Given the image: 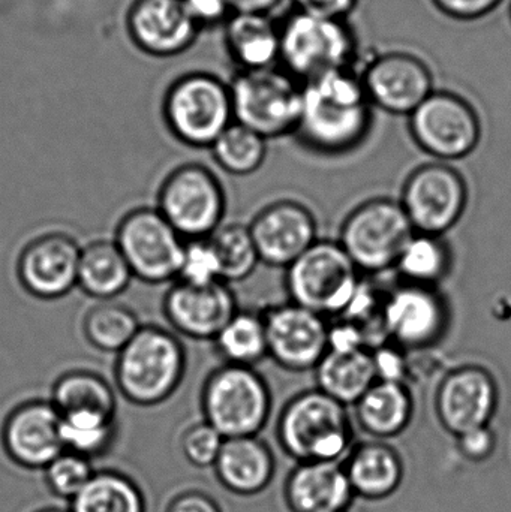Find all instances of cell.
<instances>
[{
	"mask_svg": "<svg viewBox=\"0 0 511 512\" xmlns=\"http://www.w3.org/2000/svg\"><path fill=\"white\" fill-rule=\"evenodd\" d=\"M2 445L14 465L44 471L65 451L60 414L53 403L30 400L12 409L3 423Z\"/></svg>",
	"mask_w": 511,
	"mask_h": 512,
	"instance_id": "d6986e66",
	"label": "cell"
},
{
	"mask_svg": "<svg viewBox=\"0 0 511 512\" xmlns=\"http://www.w3.org/2000/svg\"><path fill=\"white\" fill-rule=\"evenodd\" d=\"M401 204L416 233L443 237L467 209V183L443 162L423 165L405 182Z\"/></svg>",
	"mask_w": 511,
	"mask_h": 512,
	"instance_id": "4fadbf2b",
	"label": "cell"
},
{
	"mask_svg": "<svg viewBox=\"0 0 511 512\" xmlns=\"http://www.w3.org/2000/svg\"><path fill=\"white\" fill-rule=\"evenodd\" d=\"M359 74L372 107L393 116H411L435 92L434 72L408 51L378 54Z\"/></svg>",
	"mask_w": 511,
	"mask_h": 512,
	"instance_id": "9a60e30c",
	"label": "cell"
},
{
	"mask_svg": "<svg viewBox=\"0 0 511 512\" xmlns=\"http://www.w3.org/2000/svg\"><path fill=\"white\" fill-rule=\"evenodd\" d=\"M158 210L183 239H206L221 228L224 189L209 168L182 165L162 183Z\"/></svg>",
	"mask_w": 511,
	"mask_h": 512,
	"instance_id": "8fae6325",
	"label": "cell"
},
{
	"mask_svg": "<svg viewBox=\"0 0 511 512\" xmlns=\"http://www.w3.org/2000/svg\"><path fill=\"white\" fill-rule=\"evenodd\" d=\"M228 86L234 122L266 140L296 134L302 111V83L281 66L237 71Z\"/></svg>",
	"mask_w": 511,
	"mask_h": 512,
	"instance_id": "8992f818",
	"label": "cell"
},
{
	"mask_svg": "<svg viewBox=\"0 0 511 512\" xmlns=\"http://www.w3.org/2000/svg\"><path fill=\"white\" fill-rule=\"evenodd\" d=\"M372 108L356 69L320 75L302 83V111L296 135L314 152L344 155L368 137Z\"/></svg>",
	"mask_w": 511,
	"mask_h": 512,
	"instance_id": "6da1fadb",
	"label": "cell"
},
{
	"mask_svg": "<svg viewBox=\"0 0 511 512\" xmlns=\"http://www.w3.org/2000/svg\"><path fill=\"white\" fill-rule=\"evenodd\" d=\"M281 66L300 83L341 69H354L359 38L348 20L293 11L279 21Z\"/></svg>",
	"mask_w": 511,
	"mask_h": 512,
	"instance_id": "277c9868",
	"label": "cell"
},
{
	"mask_svg": "<svg viewBox=\"0 0 511 512\" xmlns=\"http://www.w3.org/2000/svg\"><path fill=\"white\" fill-rule=\"evenodd\" d=\"M36 512H65V511L57 510V508H45V510L36 511Z\"/></svg>",
	"mask_w": 511,
	"mask_h": 512,
	"instance_id": "c3c4849f",
	"label": "cell"
},
{
	"mask_svg": "<svg viewBox=\"0 0 511 512\" xmlns=\"http://www.w3.org/2000/svg\"><path fill=\"white\" fill-rule=\"evenodd\" d=\"M318 390L342 405H356L378 381L371 349H329L315 367Z\"/></svg>",
	"mask_w": 511,
	"mask_h": 512,
	"instance_id": "4316f807",
	"label": "cell"
},
{
	"mask_svg": "<svg viewBox=\"0 0 511 512\" xmlns=\"http://www.w3.org/2000/svg\"><path fill=\"white\" fill-rule=\"evenodd\" d=\"M186 370V354L171 331L141 327L117 354L114 376L120 394L137 406L161 405L176 393Z\"/></svg>",
	"mask_w": 511,
	"mask_h": 512,
	"instance_id": "3957f363",
	"label": "cell"
},
{
	"mask_svg": "<svg viewBox=\"0 0 511 512\" xmlns=\"http://www.w3.org/2000/svg\"><path fill=\"white\" fill-rule=\"evenodd\" d=\"M452 268V252L443 237L414 233L399 255L395 270L411 285L437 288Z\"/></svg>",
	"mask_w": 511,
	"mask_h": 512,
	"instance_id": "1f68e13d",
	"label": "cell"
},
{
	"mask_svg": "<svg viewBox=\"0 0 511 512\" xmlns=\"http://www.w3.org/2000/svg\"><path fill=\"white\" fill-rule=\"evenodd\" d=\"M510 18H511V6H510Z\"/></svg>",
	"mask_w": 511,
	"mask_h": 512,
	"instance_id": "681fc988",
	"label": "cell"
},
{
	"mask_svg": "<svg viewBox=\"0 0 511 512\" xmlns=\"http://www.w3.org/2000/svg\"><path fill=\"white\" fill-rule=\"evenodd\" d=\"M405 349L393 345L392 342L383 343L372 349L375 370H377L378 381L401 382L407 384L408 373H410V361Z\"/></svg>",
	"mask_w": 511,
	"mask_h": 512,
	"instance_id": "60d3db41",
	"label": "cell"
},
{
	"mask_svg": "<svg viewBox=\"0 0 511 512\" xmlns=\"http://www.w3.org/2000/svg\"><path fill=\"white\" fill-rule=\"evenodd\" d=\"M432 5L456 21H477L500 8L504 0H431Z\"/></svg>",
	"mask_w": 511,
	"mask_h": 512,
	"instance_id": "b9f144b4",
	"label": "cell"
},
{
	"mask_svg": "<svg viewBox=\"0 0 511 512\" xmlns=\"http://www.w3.org/2000/svg\"><path fill=\"white\" fill-rule=\"evenodd\" d=\"M69 512H146V499L132 478L116 471H96L83 492L69 502Z\"/></svg>",
	"mask_w": 511,
	"mask_h": 512,
	"instance_id": "4dcf8cb0",
	"label": "cell"
},
{
	"mask_svg": "<svg viewBox=\"0 0 511 512\" xmlns=\"http://www.w3.org/2000/svg\"><path fill=\"white\" fill-rule=\"evenodd\" d=\"M354 495L369 501L389 498L401 486L404 465L395 448L381 441L357 445L344 460Z\"/></svg>",
	"mask_w": 511,
	"mask_h": 512,
	"instance_id": "484cf974",
	"label": "cell"
},
{
	"mask_svg": "<svg viewBox=\"0 0 511 512\" xmlns=\"http://www.w3.org/2000/svg\"><path fill=\"white\" fill-rule=\"evenodd\" d=\"M279 444L297 462H344L353 450L354 426L347 406L309 390L297 394L282 409Z\"/></svg>",
	"mask_w": 511,
	"mask_h": 512,
	"instance_id": "7a4b0ae2",
	"label": "cell"
},
{
	"mask_svg": "<svg viewBox=\"0 0 511 512\" xmlns=\"http://www.w3.org/2000/svg\"><path fill=\"white\" fill-rule=\"evenodd\" d=\"M236 312V297L225 282L198 286L177 280L164 298L167 321L189 339L215 340Z\"/></svg>",
	"mask_w": 511,
	"mask_h": 512,
	"instance_id": "7402d4cb",
	"label": "cell"
},
{
	"mask_svg": "<svg viewBox=\"0 0 511 512\" xmlns=\"http://www.w3.org/2000/svg\"><path fill=\"white\" fill-rule=\"evenodd\" d=\"M210 239L221 262L222 282L228 285L248 279L261 262L251 231L245 225H225Z\"/></svg>",
	"mask_w": 511,
	"mask_h": 512,
	"instance_id": "8d00e7d4",
	"label": "cell"
},
{
	"mask_svg": "<svg viewBox=\"0 0 511 512\" xmlns=\"http://www.w3.org/2000/svg\"><path fill=\"white\" fill-rule=\"evenodd\" d=\"M126 30L138 50L159 59L185 53L201 32L183 0H132Z\"/></svg>",
	"mask_w": 511,
	"mask_h": 512,
	"instance_id": "ac0fdd59",
	"label": "cell"
},
{
	"mask_svg": "<svg viewBox=\"0 0 511 512\" xmlns=\"http://www.w3.org/2000/svg\"><path fill=\"white\" fill-rule=\"evenodd\" d=\"M162 114L180 143L210 149L234 122L230 86L210 72L180 75L165 92Z\"/></svg>",
	"mask_w": 511,
	"mask_h": 512,
	"instance_id": "5b68a950",
	"label": "cell"
},
{
	"mask_svg": "<svg viewBox=\"0 0 511 512\" xmlns=\"http://www.w3.org/2000/svg\"><path fill=\"white\" fill-rule=\"evenodd\" d=\"M201 30L224 26L236 12L234 0H183Z\"/></svg>",
	"mask_w": 511,
	"mask_h": 512,
	"instance_id": "7bdbcfd3",
	"label": "cell"
},
{
	"mask_svg": "<svg viewBox=\"0 0 511 512\" xmlns=\"http://www.w3.org/2000/svg\"><path fill=\"white\" fill-rule=\"evenodd\" d=\"M210 150L222 170L233 176H249L264 164L267 140L246 126L233 122Z\"/></svg>",
	"mask_w": 511,
	"mask_h": 512,
	"instance_id": "e575fe53",
	"label": "cell"
},
{
	"mask_svg": "<svg viewBox=\"0 0 511 512\" xmlns=\"http://www.w3.org/2000/svg\"><path fill=\"white\" fill-rule=\"evenodd\" d=\"M216 349L227 364L252 367L267 357L266 325L263 315L240 312L215 337Z\"/></svg>",
	"mask_w": 511,
	"mask_h": 512,
	"instance_id": "d6a6232c",
	"label": "cell"
},
{
	"mask_svg": "<svg viewBox=\"0 0 511 512\" xmlns=\"http://www.w3.org/2000/svg\"><path fill=\"white\" fill-rule=\"evenodd\" d=\"M414 233L401 201L374 198L348 215L339 243L360 273L377 274L395 268Z\"/></svg>",
	"mask_w": 511,
	"mask_h": 512,
	"instance_id": "9c48e42d",
	"label": "cell"
},
{
	"mask_svg": "<svg viewBox=\"0 0 511 512\" xmlns=\"http://www.w3.org/2000/svg\"><path fill=\"white\" fill-rule=\"evenodd\" d=\"M137 315L123 304L104 301L84 316L83 333L99 351L119 354L140 330Z\"/></svg>",
	"mask_w": 511,
	"mask_h": 512,
	"instance_id": "836d02e7",
	"label": "cell"
},
{
	"mask_svg": "<svg viewBox=\"0 0 511 512\" xmlns=\"http://www.w3.org/2000/svg\"><path fill=\"white\" fill-rule=\"evenodd\" d=\"M219 483L236 493L251 496L263 492L275 475V457L257 436L225 439L215 466Z\"/></svg>",
	"mask_w": 511,
	"mask_h": 512,
	"instance_id": "d4e9b609",
	"label": "cell"
},
{
	"mask_svg": "<svg viewBox=\"0 0 511 512\" xmlns=\"http://www.w3.org/2000/svg\"><path fill=\"white\" fill-rule=\"evenodd\" d=\"M204 421L225 439L257 436L269 421L272 394L254 367L225 364L204 382Z\"/></svg>",
	"mask_w": 511,
	"mask_h": 512,
	"instance_id": "52a82bcc",
	"label": "cell"
},
{
	"mask_svg": "<svg viewBox=\"0 0 511 512\" xmlns=\"http://www.w3.org/2000/svg\"><path fill=\"white\" fill-rule=\"evenodd\" d=\"M116 245L143 282L165 283L179 276L185 239L158 209L129 212L117 227Z\"/></svg>",
	"mask_w": 511,
	"mask_h": 512,
	"instance_id": "7c38bea8",
	"label": "cell"
},
{
	"mask_svg": "<svg viewBox=\"0 0 511 512\" xmlns=\"http://www.w3.org/2000/svg\"><path fill=\"white\" fill-rule=\"evenodd\" d=\"M167 512H222L212 496L197 490L176 496L168 505Z\"/></svg>",
	"mask_w": 511,
	"mask_h": 512,
	"instance_id": "bcb514c9",
	"label": "cell"
},
{
	"mask_svg": "<svg viewBox=\"0 0 511 512\" xmlns=\"http://www.w3.org/2000/svg\"><path fill=\"white\" fill-rule=\"evenodd\" d=\"M284 2L285 0H234V6L236 11L272 15V12Z\"/></svg>",
	"mask_w": 511,
	"mask_h": 512,
	"instance_id": "7dc6e473",
	"label": "cell"
},
{
	"mask_svg": "<svg viewBox=\"0 0 511 512\" xmlns=\"http://www.w3.org/2000/svg\"><path fill=\"white\" fill-rule=\"evenodd\" d=\"M225 438L206 421L189 427L182 436V451L195 468L215 466Z\"/></svg>",
	"mask_w": 511,
	"mask_h": 512,
	"instance_id": "ab89813d",
	"label": "cell"
},
{
	"mask_svg": "<svg viewBox=\"0 0 511 512\" xmlns=\"http://www.w3.org/2000/svg\"><path fill=\"white\" fill-rule=\"evenodd\" d=\"M222 27L225 50L237 71H260L281 63V29L272 15L236 11Z\"/></svg>",
	"mask_w": 511,
	"mask_h": 512,
	"instance_id": "cb8c5ba5",
	"label": "cell"
},
{
	"mask_svg": "<svg viewBox=\"0 0 511 512\" xmlns=\"http://www.w3.org/2000/svg\"><path fill=\"white\" fill-rule=\"evenodd\" d=\"M458 447L465 459L482 463L494 454L497 448V435L491 426L479 427L458 436Z\"/></svg>",
	"mask_w": 511,
	"mask_h": 512,
	"instance_id": "ee69618b",
	"label": "cell"
},
{
	"mask_svg": "<svg viewBox=\"0 0 511 512\" xmlns=\"http://www.w3.org/2000/svg\"><path fill=\"white\" fill-rule=\"evenodd\" d=\"M260 261L287 268L317 242V222L303 204L278 201L264 207L249 225Z\"/></svg>",
	"mask_w": 511,
	"mask_h": 512,
	"instance_id": "44dd1931",
	"label": "cell"
},
{
	"mask_svg": "<svg viewBox=\"0 0 511 512\" xmlns=\"http://www.w3.org/2000/svg\"><path fill=\"white\" fill-rule=\"evenodd\" d=\"M449 306L437 288L401 283L386 294L381 324L387 340L405 351L437 345L449 327Z\"/></svg>",
	"mask_w": 511,
	"mask_h": 512,
	"instance_id": "5bb4252c",
	"label": "cell"
},
{
	"mask_svg": "<svg viewBox=\"0 0 511 512\" xmlns=\"http://www.w3.org/2000/svg\"><path fill=\"white\" fill-rule=\"evenodd\" d=\"M267 357L291 372L315 370L329 351L326 318L299 304H279L263 313Z\"/></svg>",
	"mask_w": 511,
	"mask_h": 512,
	"instance_id": "2e32d148",
	"label": "cell"
},
{
	"mask_svg": "<svg viewBox=\"0 0 511 512\" xmlns=\"http://www.w3.org/2000/svg\"><path fill=\"white\" fill-rule=\"evenodd\" d=\"M51 403L60 415L96 414L116 418V394L96 373L74 370L57 379Z\"/></svg>",
	"mask_w": 511,
	"mask_h": 512,
	"instance_id": "f546056e",
	"label": "cell"
},
{
	"mask_svg": "<svg viewBox=\"0 0 511 512\" xmlns=\"http://www.w3.org/2000/svg\"><path fill=\"white\" fill-rule=\"evenodd\" d=\"M341 243L317 240L285 268V286L293 303L318 315L342 316L362 276Z\"/></svg>",
	"mask_w": 511,
	"mask_h": 512,
	"instance_id": "ba28073f",
	"label": "cell"
},
{
	"mask_svg": "<svg viewBox=\"0 0 511 512\" xmlns=\"http://www.w3.org/2000/svg\"><path fill=\"white\" fill-rule=\"evenodd\" d=\"M95 474L92 460L71 451H63L44 469V480L56 498L71 502L83 492Z\"/></svg>",
	"mask_w": 511,
	"mask_h": 512,
	"instance_id": "74e56055",
	"label": "cell"
},
{
	"mask_svg": "<svg viewBox=\"0 0 511 512\" xmlns=\"http://www.w3.org/2000/svg\"><path fill=\"white\" fill-rule=\"evenodd\" d=\"M500 402V388L494 375L482 366H464L444 376L435 408L447 432L458 436L491 426Z\"/></svg>",
	"mask_w": 511,
	"mask_h": 512,
	"instance_id": "e0dca14e",
	"label": "cell"
},
{
	"mask_svg": "<svg viewBox=\"0 0 511 512\" xmlns=\"http://www.w3.org/2000/svg\"><path fill=\"white\" fill-rule=\"evenodd\" d=\"M414 143L441 162L467 158L482 141V119L470 101L449 90L432 92L408 116Z\"/></svg>",
	"mask_w": 511,
	"mask_h": 512,
	"instance_id": "30bf717a",
	"label": "cell"
},
{
	"mask_svg": "<svg viewBox=\"0 0 511 512\" xmlns=\"http://www.w3.org/2000/svg\"><path fill=\"white\" fill-rule=\"evenodd\" d=\"M285 502L293 512H347L354 490L344 462H302L288 475Z\"/></svg>",
	"mask_w": 511,
	"mask_h": 512,
	"instance_id": "603a6c76",
	"label": "cell"
},
{
	"mask_svg": "<svg viewBox=\"0 0 511 512\" xmlns=\"http://www.w3.org/2000/svg\"><path fill=\"white\" fill-rule=\"evenodd\" d=\"M293 9L320 17L348 20L360 0H290Z\"/></svg>",
	"mask_w": 511,
	"mask_h": 512,
	"instance_id": "f6af8a7d",
	"label": "cell"
},
{
	"mask_svg": "<svg viewBox=\"0 0 511 512\" xmlns=\"http://www.w3.org/2000/svg\"><path fill=\"white\" fill-rule=\"evenodd\" d=\"M81 248L72 237L50 233L32 240L21 251L17 276L33 297L57 300L78 285Z\"/></svg>",
	"mask_w": 511,
	"mask_h": 512,
	"instance_id": "ffe728a7",
	"label": "cell"
},
{
	"mask_svg": "<svg viewBox=\"0 0 511 512\" xmlns=\"http://www.w3.org/2000/svg\"><path fill=\"white\" fill-rule=\"evenodd\" d=\"M116 418L96 414L60 415V435L65 451L92 460L110 450L116 439Z\"/></svg>",
	"mask_w": 511,
	"mask_h": 512,
	"instance_id": "d590c367",
	"label": "cell"
},
{
	"mask_svg": "<svg viewBox=\"0 0 511 512\" xmlns=\"http://www.w3.org/2000/svg\"><path fill=\"white\" fill-rule=\"evenodd\" d=\"M176 280L198 286L222 282L221 262L210 237L185 240Z\"/></svg>",
	"mask_w": 511,
	"mask_h": 512,
	"instance_id": "f35d334b",
	"label": "cell"
},
{
	"mask_svg": "<svg viewBox=\"0 0 511 512\" xmlns=\"http://www.w3.org/2000/svg\"><path fill=\"white\" fill-rule=\"evenodd\" d=\"M354 406L360 427L377 439L401 435L414 412L413 396L401 382H375Z\"/></svg>",
	"mask_w": 511,
	"mask_h": 512,
	"instance_id": "83f0119b",
	"label": "cell"
},
{
	"mask_svg": "<svg viewBox=\"0 0 511 512\" xmlns=\"http://www.w3.org/2000/svg\"><path fill=\"white\" fill-rule=\"evenodd\" d=\"M132 277L116 242L99 240L81 248L78 286L90 297L110 301L126 291Z\"/></svg>",
	"mask_w": 511,
	"mask_h": 512,
	"instance_id": "f1b7e54d",
	"label": "cell"
}]
</instances>
